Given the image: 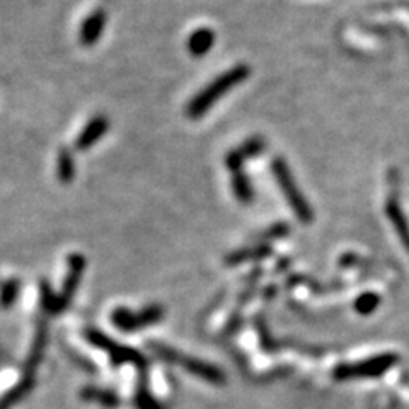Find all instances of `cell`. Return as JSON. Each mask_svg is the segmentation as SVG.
Wrapping results in <instances>:
<instances>
[{
    "label": "cell",
    "instance_id": "1",
    "mask_svg": "<svg viewBox=\"0 0 409 409\" xmlns=\"http://www.w3.org/2000/svg\"><path fill=\"white\" fill-rule=\"evenodd\" d=\"M249 76V65L239 64L227 70V72L220 73L218 77H215L208 85H205V88L186 105V117L189 119H198L205 117L210 111V107H212L218 99H222L229 90H232L234 88H237L239 84H242Z\"/></svg>",
    "mask_w": 409,
    "mask_h": 409
},
{
    "label": "cell",
    "instance_id": "2",
    "mask_svg": "<svg viewBox=\"0 0 409 409\" xmlns=\"http://www.w3.org/2000/svg\"><path fill=\"white\" fill-rule=\"evenodd\" d=\"M271 172H273V176H275L280 189H282L285 200L288 201V206H290L292 212L295 213V217L305 225L312 224L314 210H312V206L309 205L307 198L304 196L302 189H300L299 184H297L295 177H293L287 160L282 159V157H275V159H271Z\"/></svg>",
    "mask_w": 409,
    "mask_h": 409
},
{
    "label": "cell",
    "instance_id": "3",
    "mask_svg": "<svg viewBox=\"0 0 409 409\" xmlns=\"http://www.w3.org/2000/svg\"><path fill=\"white\" fill-rule=\"evenodd\" d=\"M160 317H162V309L159 305H150V307L136 314L126 311V309H117L111 319L123 331H134V329H142L143 326L157 322Z\"/></svg>",
    "mask_w": 409,
    "mask_h": 409
},
{
    "label": "cell",
    "instance_id": "4",
    "mask_svg": "<svg viewBox=\"0 0 409 409\" xmlns=\"http://www.w3.org/2000/svg\"><path fill=\"white\" fill-rule=\"evenodd\" d=\"M386 215L387 218H389L392 227H394L396 234L399 235L403 246L409 251V222L406 215L403 212V208H401L399 200L396 196H391L389 200L386 201Z\"/></svg>",
    "mask_w": 409,
    "mask_h": 409
},
{
    "label": "cell",
    "instance_id": "5",
    "mask_svg": "<svg viewBox=\"0 0 409 409\" xmlns=\"http://www.w3.org/2000/svg\"><path fill=\"white\" fill-rule=\"evenodd\" d=\"M215 45V32L208 28H200L195 32H191L188 38V43H186V48H188L189 55L195 57V59H201L205 57L210 49L213 48Z\"/></svg>",
    "mask_w": 409,
    "mask_h": 409
},
{
    "label": "cell",
    "instance_id": "6",
    "mask_svg": "<svg viewBox=\"0 0 409 409\" xmlns=\"http://www.w3.org/2000/svg\"><path fill=\"white\" fill-rule=\"evenodd\" d=\"M271 254V247L268 244H259V246L253 247H242V249L234 251L225 258L227 264H241L244 261H254V259H263L266 256Z\"/></svg>",
    "mask_w": 409,
    "mask_h": 409
},
{
    "label": "cell",
    "instance_id": "7",
    "mask_svg": "<svg viewBox=\"0 0 409 409\" xmlns=\"http://www.w3.org/2000/svg\"><path fill=\"white\" fill-rule=\"evenodd\" d=\"M232 191L235 198H237L242 205L253 203L254 188H253V183H251L249 176H247L244 171L234 172L232 174Z\"/></svg>",
    "mask_w": 409,
    "mask_h": 409
},
{
    "label": "cell",
    "instance_id": "8",
    "mask_svg": "<svg viewBox=\"0 0 409 409\" xmlns=\"http://www.w3.org/2000/svg\"><path fill=\"white\" fill-rule=\"evenodd\" d=\"M32 384H35L32 374H24L23 380H20L18 386H16L14 389H11L2 399H0V409H11L14 404H18L19 401L31 391Z\"/></svg>",
    "mask_w": 409,
    "mask_h": 409
},
{
    "label": "cell",
    "instance_id": "9",
    "mask_svg": "<svg viewBox=\"0 0 409 409\" xmlns=\"http://www.w3.org/2000/svg\"><path fill=\"white\" fill-rule=\"evenodd\" d=\"M45 346H47V328H45V324H43V326H40L38 334H36L35 343H32L30 355H28L26 372H24V374H32L36 367H38V363L43 360Z\"/></svg>",
    "mask_w": 409,
    "mask_h": 409
},
{
    "label": "cell",
    "instance_id": "10",
    "mask_svg": "<svg viewBox=\"0 0 409 409\" xmlns=\"http://www.w3.org/2000/svg\"><path fill=\"white\" fill-rule=\"evenodd\" d=\"M106 130H107V119L102 118V117L94 118L93 121H90L89 125H88V128L84 130V134L81 135V138H78L77 146L81 147V148L82 147H84V148L90 147L93 143H96L102 135H105Z\"/></svg>",
    "mask_w": 409,
    "mask_h": 409
},
{
    "label": "cell",
    "instance_id": "11",
    "mask_svg": "<svg viewBox=\"0 0 409 409\" xmlns=\"http://www.w3.org/2000/svg\"><path fill=\"white\" fill-rule=\"evenodd\" d=\"M106 23V16L105 11H96L93 12V16L88 19L84 28V43H96V40L99 38V35L102 32V28H105Z\"/></svg>",
    "mask_w": 409,
    "mask_h": 409
},
{
    "label": "cell",
    "instance_id": "12",
    "mask_svg": "<svg viewBox=\"0 0 409 409\" xmlns=\"http://www.w3.org/2000/svg\"><path fill=\"white\" fill-rule=\"evenodd\" d=\"M239 150H241V154L246 157V159H253V157L261 155L263 152L266 150V140H264L263 136L254 135L251 136V138H247L246 142L239 147Z\"/></svg>",
    "mask_w": 409,
    "mask_h": 409
},
{
    "label": "cell",
    "instance_id": "13",
    "mask_svg": "<svg viewBox=\"0 0 409 409\" xmlns=\"http://www.w3.org/2000/svg\"><path fill=\"white\" fill-rule=\"evenodd\" d=\"M290 232V225L285 224V222H278V224L268 227L266 230H263V234L258 235V239L261 241H271V239H282L285 235Z\"/></svg>",
    "mask_w": 409,
    "mask_h": 409
},
{
    "label": "cell",
    "instance_id": "14",
    "mask_svg": "<svg viewBox=\"0 0 409 409\" xmlns=\"http://www.w3.org/2000/svg\"><path fill=\"white\" fill-rule=\"evenodd\" d=\"M377 305H379V297L375 295V293H363V295L358 297L355 307H357V311L360 314H370L375 307H377Z\"/></svg>",
    "mask_w": 409,
    "mask_h": 409
},
{
    "label": "cell",
    "instance_id": "15",
    "mask_svg": "<svg viewBox=\"0 0 409 409\" xmlns=\"http://www.w3.org/2000/svg\"><path fill=\"white\" fill-rule=\"evenodd\" d=\"M244 160H246V157L241 154V150H239V148H234V150H230L229 154L225 155V167L234 174V172L242 171Z\"/></svg>",
    "mask_w": 409,
    "mask_h": 409
},
{
    "label": "cell",
    "instance_id": "16",
    "mask_svg": "<svg viewBox=\"0 0 409 409\" xmlns=\"http://www.w3.org/2000/svg\"><path fill=\"white\" fill-rule=\"evenodd\" d=\"M82 398L99 401V403L105 404H117V399L113 398V394H107V392H101L97 389H84L82 391Z\"/></svg>",
    "mask_w": 409,
    "mask_h": 409
},
{
    "label": "cell",
    "instance_id": "17",
    "mask_svg": "<svg viewBox=\"0 0 409 409\" xmlns=\"http://www.w3.org/2000/svg\"><path fill=\"white\" fill-rule=\"evenodd\" d=\"M14 297H16V285L12 287V285H7V290L6 293L2 295V300H4V304H9L14 300Z\"/></svg>",
    "mask_w": 409,
    "mask_h": 409
}]
</instances>
